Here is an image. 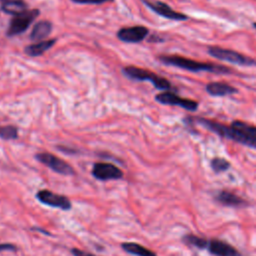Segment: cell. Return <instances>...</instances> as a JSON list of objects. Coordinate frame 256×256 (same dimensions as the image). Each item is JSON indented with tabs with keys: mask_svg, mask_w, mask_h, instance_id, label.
Masks as SVG:
<instances>
[{
	"mask_svg": "<svg viewBox=\"0 0 256 256\" xmlns=\"http://www.w3.org/2000/svg\"><path fill=\"white\" fill-rule=\"evenodd\" d=\"M198 121L203 126L222 137L256 148V126L240 120L233 121L230 126L205 118H199Z\"/></svg>",
	"mask_w": 256,
	"mask_h": 256,
	"instance_id": "obj_1",
	"label": "cell"
},
{
	"mask_svg": "<svg viewBox=\"0 0 256 256\" xmlns=\"http://www.w3.org/2000/svg\"><path fill=\"white\" fill-rule=\"evenodd\" d=\"M159 60L167 65L176 66L181 69L194 71V72H197V71H209V72H216V73L230 72V70L225 66L212 64V63L198 62V61L191 60L189 58L178 56V55H161L159 56Z\"/></svg>",
	"mask_w": 256,
	"mask_h": 256,
	"instance_id": "obj_2",
	"label": "cell"
},
{
	"mask_svg": "<svg viewBox=\"0 0 256 256\" xmlns=\"http://www.w3.org/2000/svg\"><path fill=\"white\" fill-rule=\"evenodd\" d=\"M122 71H123V74L130 79L152 82V84L157 89L168 90L171 88V84L168 80H166L163 77L158 76L157 74H155L149 70L139 68L136 66H127V67H124Z\"/></svg>",
	"mask_w": 256,
	"mask_h": 256,
	"instance_id": "obj_3",
	"label": "cell"
},
{
	"mask_svg": "<svg viewBox=\"0 0 256 256\" xmlns=\"http://www.w3.org/2000/svg\"><path fill=\"white\" fill-rule=\"evenodd\" d=\"M39 10L38 9H31L26 10L21 14H18L14 16L9 23L8 29H7V36H15L18 34H21L25 32L29 26L32 24V22L38 17Z\"/></svg>",
	"mask_w": 256,
	"mask_h": 256,
	"instance_id": "obj_4",
	"label": "cell"
},
{
	"mask_svg": "<svg viewBox=\"0 0 256 256\" xmlns=\"http://www.w3.org/2000/svg\"><path fill=\"white\" fill-rule=\"evenodd\" d=\"M35 197L40 203L49 207L58 208L63 211H68L72 208L71 200L67 196L55 193L48 189H41L37 191Z\"/></svg>",
	"mask_w": 256,
	"mask_h": 256,
	"instance_id": "obj_5",
	"label": "cell"
},
{
	"mask_svg": "<svg viewBox=\"0 0 256 256\" xmlns=\"http://www.w3.org/2000/svg\"><path fill=\"white\" fill-rule=\"evenodd\" d=\"M35 158L37 161H39L40 163L47 166L48 168H50L51 170L58 174L66 176L75 174L73 167L69 163H67L66 161L57 157L54 154H51L49 152H40L35 155Z\"/></svg>",
	"mask_w": 256,
	"mask_h": 256,
	"instance_id": "obj_6",
	"label": "cell"
},
{
	"mask_svg": "<svg viewBox=\"0 0 256 256\" xmlns=\"http://www.w3.org/2000/svg\"><path fill=\"white\" fill-rule=\"evenodd\" d=\"M208 53L213 56L214 58L224 60L227 62H231L238 65H256V61L252 58H249L245 55H242L236 51L217 47V46H211L208 48Z\"/></svg>",
	"mask_w": 256,
	"mask_h": 256,
	"instance_id": "obj_7",
	"label": "cell"
},
{
	"mask_svg": "<svg viewBox=\"0 0 256 256\" xmlns=\"http://www.w3.org/2000/svg\"><path fill=\"white\" fill-rule=\"evenodd\" d=\"M92 176L100 181L118 180L123 178V171L116 165L108 162L94 163L91 171Z\"/></svg>",
	"mask_w": 256,
	"mask_h": 256,
	"instance_id": "obj_8",
	"label": "cell"
},
{
	"mask_svg": "<svg viewBox=\"0 0 256 256\" xmlns=\"http://www.w3.org/2000/svg\"><path fill=\"white\" fill-rule=\"evenodd\" d=\"M156 101L162 104L166 105H176L180 106L181 108H184L186 110L195 111L198 108V103L191 99H186L178 96L177 94L170 92V91H164L155 96Z\"/></svg>",
	"mask_w": 256,
	"mask_h": 256,
	"instance_id": "obj_9",
	"label": "cell"
},
{
	"mask_svg": "<svg viewBox=\"0 0 256 256\" xmlns=\"http://www.w3.org/2000/svg\"><path fill=\"white\" fill-rule=\"evenodd\" d=\"M149 33V30L145 26H132L123 27L117 32L119 40L126 43H138L144 40Z\"/></svg>",
	"mask_w": 256,
	"mask_h": 256,
	"instance_id": "obj_10",
	"label": "cell"
},
{
	"mask_svg": "<svg viewBox=\"0 0 256 256\" xmlns=\"http://www.w3.org/2000/svg\"><path fill=\"white\" fill-rule=\"evenodd\" d=\"M151 10H153L155 13L158 15L171 19V20H176V21H183L186 20L188 17L180 12H177L173 10L169 5H167L164 2L161 1H150V0H142Z\"/></svg>",
	"mask_w": 256,
	"mask_h": 256,
	"instance_id": "obj_11",
	"label": "cell"
},
{
	"mask_svg": "<svg viewBox=\"0 0 256 256\" xmlns=\"http://www.w3.org/2000/svg\"><path fill=\"white\" fill-rule=\"evenodd\" d=\"M206 249H208V251L215 256H241L235 247L219 239L208 240Z\"/></svg>",
	"mask_w": 256,
	"mask_h": 256,
	"instance_id": "obj_12",
	"label": "cell"
},
{
	"mask_svg": "<svg viewBox=\"0 0 256 256\" xmlns=\"http://www.w3.org/2000/svg\"><path fill=\"white\" fill-rule=\"evenodd\" d=\"M216 200L225 206H231V207H241V206L247 205V202L244 199H242L235 193H232L227 190L220 191L216 195Z\"/></svg>",
	"mask_w": 256,
	"mask_h": 256,
	"instance_id": "obj_13",
	"label": "cell"
},
{
	"mask_svg": "<svg viewBox=\"0 0 256 256\" xmlns=\"http://www.w3.org/2000/svg\"><path fill=\"white\" fill-rule=\"evenodd\" d=\"M206 91L212 96H225L237 93V89L227 83L212 82L206 85Z\"/></svg>",
	"mask_w": 256,
	"mask_h": 256,
	"instance_id": "obj_14",
	"label": "cell"
},
{
	"mask_svg": "<svg viewBox=\"0 0 256 256\" xmlns=\"http://www.w3.org/2000/svg\"><path fill=\"white\" fill-rule=\"evenodd\" d=\"M51 30H52L51 22L47 20L39 21L34 25L31 31L30 39L33 41H42L51 33Z\"/></svg>",
	"mask_w": 256,
	"mask_h": 256,
	"instance_id": "obj_15",
	"label": "cell"
},
{
	"mask_svg": "<svg viewBox=\"0 0 256 256\" xmlns=\"http://www.w3.org/2000/svg\"><path fill=\"white\" fill-rule=\"evenodd\" d=\"M55 42H56V39H48V40L38 41L37 43L26 46L24 51L27 55L32 56V57L40 56L44 52H46L48 49H50L54 45Z\"/></svg>",
	"mask_w": 256,
	"mask_h": 256,
	"instance_id": "obj_16",
	"label": "cell"
},
{
	"mask_svg": "<svg viewBox=\"0 0 256 256\" xmlns=\"http://www.w3.org/2000/svg\"><path fill=\"white\" fill-rule=\"evenodd\" d=\"M121 248L128 254L135 256H157L155 252L136 242H123Z\"/></svg>",
	"mask_w": 256,
	"mask_h": 256,
	"instance_id": "obj_17",
	"label": "cell"
},
{
	"mask_svg": "<svg viewBox=\"0 0 256 256\" xmlns=\"http://www.w3.org/2000/svg\"><path fill=\"white\" fill-rule=\"evenodd\" d=\"M1 10L7 14H12L13 16H16L28 9L26 2L23 0H8L3 2V4L1 5Z\"/></svg>",
	"mask_w": 256,
	"mask_h": 256,
	"instance_id": "obj_18",
	"label": "cell"
},
{
	"mask_svg": "<svg viewBox=\"0 0 256 256\" xmlns=\"http://www.w3.org/2000/svg\"><path fill=\"white\" fill-rule=\"evenodd\" d=\"M183 242H185L187 245L196 247L198 249H205L208 245V240L202 237H199L194 234H187L183 237Z\"/></svg>",
	"mask_w": 256,
	"mask_h": 256,
	"instance_id": "obj_19",
	"label": "cell"
},
{
	"mask_svg": "<svg viewBox=\"0 0 256 256\" xmlns=\"http://www.w3.org/2000/svg\"><path fill=\"white\" fill-rule=\"evenodd\" d=\"M18 137V129L13 125L0 126V138L4 140H13Z\"/></svg>",
	"mask_w": 256,
	"mask_h": 256,
	"instance_id": "obj_20",
	"label": "cell"
},
{
	"mask_svg": "<svg viewBox=\"0 0 256 256\" xmlns=\"http://www.w3.org/2000/svg\"><path fill=\"white\" fill-rule=\"evenodd\" d=\"M229 167H230V163L225 158L215 157V158H213L211 160V168L216 173H220V172L226 171Z\"/></svg>",
	"mask_w": 256,
	"mask_h": 256,
	"instance_id": "obj_21",
	"label": "cell"
},
{
	"mask_svg": "<svg viewBox=\"0 0 256 256\" xmlns=\"http://www.w3.org/2000/svg\"><path fill=\"white\" fill-rule=\"evenodd\" d=\"M2 251L16 252V251H18V247L12 243H0V252H2Z\"/></svg>",
	"mask_w": 256,
	"mask_h": 256,
	"instance_id": "obj_22",
	"label": "cell"
},
{
	"mask_svg": "<svg viewBox=\"0 0 256 256\" xmlns=\"http://www.w3.org/2000/svg\"><path fill=\"white\" fill-rule=\"evenodd\" d=\"M70 251L73 256H97L91 252H87V251L81 250L79 248H72Z\"/></svg>",
	"mask_w": 256,
	"mask_h": 256,
	"instance_id": "obj_23",
	"label": "cell"
},
{
	"mask_svg": "<svg viewBox=\"0 0 256 256\" xmlns=\"http://www.w3.org/2000/svg\"><path fill=\"white\" fill-rule=\"evenodd\" d=\"M71 1L79 4H102V3L113 1V0H71Z\"/></svg>",
	"mask_w": 256,
	"mask_h": 256,
	"instance_id": "obj_24",
	"label": "cell"
},
{
	"mask_svg": "<svg viewBox=\"0 0 256 256\" xmlns=\"http://www.w3.org/2000/svg\"><path fill=\"white\" fill-rule=\"evenodd\" d=\"M32 230H34V231H36V232H40V233H42V234H45V235H47V236H51V233H49L47 230H45V229H42V228H39V227H32L31 228Z\"/></svg>",
	"mask_w": 256,
	"mask_h": 256,
	"instance_id": "obj_25",
	"label": "cell"
},
{
	"mask_svg": "<svg viewBox=\"0 0 256 256\" xmlns=\"http://www.w3.org/2000/svg\"><path fill=\"white\" fill-rule=\"evenodd\" d=\"M253 26L255 27V29H256V23H253Z\"/></svg>",
	"mask_w": 256,
	"mask_h": 256,
	"instance_id": "obj_26",
	"label": "cell"
},
{
	"mask_svg": "<svg viewBox=\"0 0 256 256\" xmlns=\"http://www.w3.org/2000/svg\"><path fill=\"white\" fill-rule=\"evenodd\" d=\"M2 1H3V2H5V1H8V0H2Z\"/></svg>",
	"mask_w": 256,
	"mask_h": 256,
	"instance_id": "obj_27",
	"label": "cell"
}]
</instances>
